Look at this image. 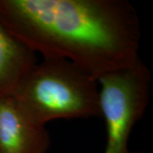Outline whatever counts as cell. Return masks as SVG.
Masks as SVG:
<instances>
[{
  "instance_id": "obj_1",
  "label": "cell",
  "mask_w": 153,
  "mask_h": 153,
  "mask_svg": "<svg viewBox=\"0 0 153 153\" xmlns=\"http://www.w3.org/2000/svg\"><path fill=\"white\" fill-rule=\"evenodd\" d=\"M0 22L36 54L97 81L140 61V20L126 0H0Z\"/></svg>"
},
{
  "instance_id": "obj_2",
  "label": "cell",
  "mask_w": 153,
  "mask_h": 153,
  "mask_svg": "<svg viewBox=\"0 0 153 153\" xmlns=\"http://www.w3.org/2000/svg\"><path fill=\"white\" fill-rule=\"evenodd\" d=\"M35 123L101 117L98 81L72 62L44 58L11 94Z\"/></svg>"
},
{
  "instance_id": "obj_3",
  "label": "cell",
  "mask_w": 153,
  "mask_h": 153,
  "mask_svg": "<svg viewBox=\"0 0 153 153\" xmlns=\"http://www.w3.org/2000/svg\"><path fill=\"white\" fill-rule=\"evenodd\" d=\"M98 83L101 117L106 126L105 153H131L132 130L150 102L151 71L140 60L135 66L100 76Z\"/></svg>"
},
{
  "instance_id": "obj_4",
  "label": "cell",
  "mask_w": 153,
  "mask_h": 153,
  "mask_svg": "<svg viewBox=\"0 0 153 153\" xmlns=\"http://www.w3.org/2000/svg\"><path fill=\"white\" fill-rule=\"evenodd\" d=\"M50 136L33 122L12 95L0 96V153H48Z\"/></svg>"
},
{
  "instance_id": "obj_5",
  "label": "cell",
  "mask_w": 153,
  "mask_h": 153,
  "mask_svg": "<svg viewBox=\"0 0 153 153\" xmlns=\"http://www.w3.org/2000/svg\"><path fill=\"white\" fill-rule=\"evenodd\" d=\"M37 64V54L0 22V96L11 95Z\"/></svg>"
},
{
  "instance_id": "obj_6",
  "label": "cell",
  "mask_w": 153,
  "mask_h": 153,
  "mask_svg": "<svg viewBox=\"0 0 153 153\" xmlns=\"http://www.w3.org/2000/svg\"><path fill=\"white\" fill-rule=\"evenodd\" d=\"M131 153H142V152H131Z\"/></svg>"
}]
</instances>
